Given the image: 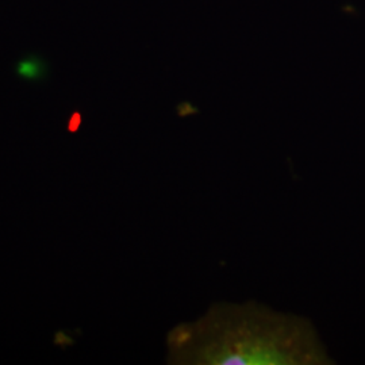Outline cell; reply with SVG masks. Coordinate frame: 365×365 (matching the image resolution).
<instances>
[{"instance_id": "1", "label": "cell", "mask_w": 365, "mask_h": 365, "mask_svg": "<svg viewBox=\"0 0 365 365\" xmlns=\"http://www.w3.org/2000/svg\"><path fill=\"white\" fill-rule=\"evenodd\" d=\"M173 365H327L313 324L255 300L220 302L167 336Z\"/></svg>"}, {"instance_id": "2", "label": "cell", "mask_w": 365, "mask_h": 365, "mask_svg": "<svg viewBox=\"0 0 365 365\" xmlns=\"http://www.w3.org/2000/svg\"><path fill=\"white\" fill-rule=\"evenodd\" d=\"M46 66L37 57H29L16 66V73L26 80H41L45 76Z\"/></svg>"}, {"instance_id": "3", "label": "cell", "mask_w": 365, "mask_h": 365, "mask_svg": "<svg viewBox=\"0 0 365 365\" xmlns=\"http://www.w3.org/2000/svg\"><path fill=\"white\" fill-rule=\"evenodd\" d=\"M80 125H81V114L78 111H75L72 114L71 119H69L68 130L71 131V133H76L78 130V128H80Z\"/></svg>"}]
</instances>
